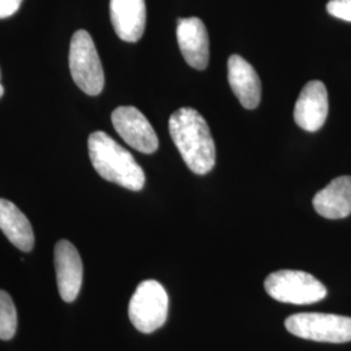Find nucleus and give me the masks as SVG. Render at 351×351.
I'll return each instance as SVG.
<instances>
[{
	"label": "nucleus",
	"mask_w": 351,
	"mask_h": 351,
	"mask_svg": "<svg viewBox=\"0 0 351 351\" xmlns=\"http://www.w3.org/2000/svg\"><path fill=\"white\" fill-rule=\"evenodd\" d=\"M169 134L190 171L206 175L213 171L216 149L204 117L194 108H180L169 119Z\"/></svg>",
	"instance_id": "f257e3e1"
},
{
	"label": "nucleus",
	"mask_w": 351,
	"mask_h": 351,
	"mask_svg": "<svg viewBox=\"0 0 351 351\" xmlns=\"http://www.w3.org/2000/svg\"><path fill=\"white\" fill-rule=\"evenodd\" d=\"M88 156L101 178L123 188L139 191L146 176L134 156L104 132H94L88 137Z\"/></svg>",
	"instance_id": "f03ea898"
},
{
	"label": "nucleus",
	"mask_w": 351,
	"mask_h": 351,
	"mask_svg": "<svg viewBox=\"0 0 351 351\" xmlns=\"http://www.w3.org/2000/svg\"><path fill=\"white\" fill-rule=\"evenodd\" d=\"M69 69L75 85L95 97L104 88V72L95 43L86 30H77L69 49Z\"/></svg>",
	"instance_id": "7ed1b4c3"
},
{
	"label": "nucleus",
	"mask_w": 351,
	"mask_h": 351,
	"mask_svg": "<svg viewBox=\"0 0 351 351\" xmlns=\"http://www.w3.org/2000/svg\"><path fill=\"white\" fill-rule=\"evenodd\" d=\"M269 297L282 303L313 304L326 297V288L316 277L294 269H281L264 281Z\"/></svg>",
	"instance_id": "20e7f679"
},
{
	"label": "nucleus",
	"mask_w": 351,
	"mask_h": 351,
	"mask_svg": "<svg viewBox=\"0 0 351 351\" xmlns=\"http://www.w3.org/2000/svg\"><path fill=\"white\" fill-rule=\"evenodd\" d=\"M169 300L163 285L155 280L141 282L129 302V319L142 333L162 328L168 316Z\"/></svg>",
	"instance_id": "39448f33"
},
{
	"label": "nucleus",
	"mask_w": 351,
	"mask_h": 351,
	"mask_svg": "<svg viewBox=\"0 0 351 351\" xmlns=\"http://www.w3.org/2000/svg\"><path fill=\"white\" fill-rule=\"evenodd\" d=\"M289 333L316 342L343 343L351 341V317L333 314L304 313L285 320Z\"/></svg>",
	"instance_id": "423d86ee"
},
{
	"label": "nucleus",
	"mask_w": 351,
	"mask_h": 351,
	"mask_svg": "<svg viewBox=\"0 0 351 351\" xmlns=\"http://www.w3.org/2000/svg\"><path fill=\"white\" fill-rule=\"evenodd\" d=\"M112 125L119 136L134 150L152 154L159 147V139L146 116L136 107L124 106L112 112Z\"/></svg>",
	"instance_id": "0eeeda50"
},
{
	"label": "nucleus",
	"mask_w": 351,
	"mask_h": 351,
	"mask_svg": "<svg viewBox=\"0 0 351 351\" xmlns=\"http://www.w3.org/2000/svg\"><path fill=\"white\" fill-rule=\"evenodd\" d=\"M56 282L62 300L73 302L80 294L84 277V265L78 251L69 241L62 239L53 251Z\"/></svg>",
	"instance_id": "6e6552de"
},
{
	"label": "nucleus",
	"mask_w": 351,
	"mask_h": 351,
	"mask_svg": "<svg viewBox=\"0 0 351 351\" xmlns=\"http://www.w3.org/2000/svg\"><path fill=\"white\" fill-rule=\"evenodd\" d=\"M177 42L185 62L194 69L203 71L210 62V39L207 29L198 17L177 21Z\"/></svg>",
	"instance_id": "1a4fd4ad"
},
{
	"label": "nucleus",
	"mask_w": 351,
	"mask_h": 351,
	"mask_svg": "<svg viewBox=\"0 0 351 351\" xmlns=\"http://www.w3.org/2000/svg\"><path fill=\"white\" fill-rule=\"evenodd\" d=\"M328 116V93L322 81H310L297 99L294 120L306 132H317L326 124Z\"/></svg>",
	"instance_id": "9d476101"
},
{
	"label": "nucleus",
	"mask_w": 351,
	"mask_h": 351,
	"mask_svg": "<svg viewBox=\"0 0 351 351\" xmlns=\"http://www.w3.org/2000/svg\"><path fill=\"white\" fill-rule=\"evenodd\" d=\"M110 13L117 37L129 43L138 42L147 19L145 0H111Z\"/></svg>",
	"instance_id": "9b49d317"
},
{
	"label": "nucleus",
	"mask_w": 351,
	"mask_h": 351,
	"mask_svg": "<svg viewBox=\"0 0 351 351\" xmlns=\"http://www.w3.org/2000/svg\"><path fill=\"white\" fill-rule=\"evenodd\" d=\"M228 81L239 103L246 110L259 106L262 97L261 78L250 63L242 56L232 55L228 60Z\"/></svg>",
	"instance_id": "f8f14e48"
},
{
	"label": "nucleus",
	"mask_w": 351,
	"mask_h": 351,
	"mask_svg": "<svg viewBox=\"0 0 351 351\" xmlns=\"http://www.w3.org/2000/svg\"><path fill=\"white\" fill-rule=\"evenodd\" d=\"M315 210L320 216L339 220L351 213V176L335 178L314 197Z\"/></svg>",
	"instance_id": "ddd939ff"
},
{
	"label": "nucleus",
	"mask_w": 351,
	"mask_h": 351,
	"mask_svg": "<svg viewBox=\"0 0 351 351\" xmlns=\"http://www.w3.org/2000/svg\"><path fill=\"white\" fill-rule=\"evenodd\" d=\"M0 230L17 249L29 252L34 247V233L30 221L12 202L0 198Z\"/></svg>",
	"instance_id": "4468645a"
},
{
	"label": "nucleus",
	"mask_w": 351,
	"mask_h": 351,
	"mask_svg": "<svg viewBox=\"0 0 351 351\" xmlns=\"http://www.w3.org/2000/svg\"><path fill=\"white\" fill-rule=\"evenodd\" d=\"M17 329V313L11 295L0 290V339H12Z\"/></svg>",
	"instance_id": "2eb2a0df"
},
{
	"label": "nucleus",
	"mask_w": 351,
	"mask_h": 351,
	"mask_svg": "<svg viewBox=\"0 0 351 351\" xmlns=\"http://www.w3.org/2000/svg\"><path fill=\"white\" fill-rule=\"evenodd\" d=\"M326 11L336 19L351 23V0H330L326 4Z\"/></svg>",
	"instance_id": "dca6fc26"
},
{
	"label": "nucleus",
	"mask_w": 351,
	"mask_h": 351,
	"mask_svg": "<svg viewBox=\"0 0 351 351\" xmlns=\"http://www.w3.org/2000/svg\"><path fill=\"white\" fill-rule=\"evenodd\" d=\"M23 0H0V19L11 17L21 7Z\"/></svg>",
	"instance_id": "f3484780"
},
{
	"label": "nucleus",
	"mask_w": 351,
	"mask_h": 351,
	"mask_svg": "<svg viewBox=\"0 0 351 351\" xmlns=\"http://www.w3.org/2000/svg\"><path fill=\"white\" fill-rule=\"evenodd\" d=\"M3 94H4V88H3V85L0 84V98L3 97Z\"/></svg>",
	"instance_id": "a211bd4d"
}]
</instances>
